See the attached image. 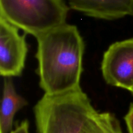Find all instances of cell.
<instances>
[{"label": "cell", "mask_w": 133, "mask_h": 133, "mask_svg": "<svg viewBox=\"0 0 133 133\" xmlns=\"http://www.w3.org/2000/svg\"><path fill=\"white\" fill-rule=\"evenodd\" d=\"M70 9L87 16L115 20L133 16V0H68Z\"/></svg>", "instance_id": "cell-6"}, {"label": "cell", "mask_w": 133, "mask_h": 133, "mask_svg": "<svg viewBox=\"0 0 133 133\" xmlns=\"http://www.w3.org/2000/svg\"><path fill=\"white\" fill-rule=\"evenodd\" d=\"M29 122L27 120H24L14 130H12L10 133H29Z\"/></svg>", "instance_id": "cell-10"}, {"label": "cell", "mask_w": 133, "mask_h": 133, "mask_svg": "<svg viewBox=\"0 0 133 133\" xmlns=\"http://www.w3.org/2000/svg\"><path fill=\"white\" fill-rule=\"evenodd\" d=\"M0 17V74L3 78L18 77L25 68L28 46L26 34Z\"/></svg>", "instance_id": "cell-5"}, {"label": "cell", "mask_w": 133, "mask_h": 133, "mask_svg": "<svg viewBox=\"0 0 133 133\" xmlns=\"http://www.w3.org/2000/svg\"><path fill=\"white\" fill-rule=\"evenodd\" d=\"M130 91H131V93H132V95H133V88L132 89H131V90H130Z\"/></svg>", "instance_id": "cell-11"}, {"label": "cell", "mask_w": 133, "mask_h": 133, "mask_svg": "<svg viewBox=\"0 0 133 133\" xmlns=\"http://www.w3.org/2000/svg\"><path fill=\"white\" fill-rule=\"evenodd\" d=\"M38 133H81L97 110L81 87L57 95H46L34 107Z\"/></svg>", "instance_id": "cell-2"}, {"label": "cell", "mask_w": 133, "mask_h": 133, "mask_svg": "<svg viewBox=\"0 0 133 133\" xmlns=\"http://www.w3.org/2000/svg\"><path fill=\"white\" fill-rule=\"evenodd\" d=\"M39 86L46 95L80 88L85 49L77 26L61 25L36 38Z\"/></svg>", "instance_id": "cell-1"}, {"label": "cell", "mask_w": 133, "mask_h": 133, "mask_svg": "<svg viewBox=\"0 0 133 133\" xmlns=\"http://www.w3.org/2000/svg\"><path fill=\"white\" fill-rule=\"evenodd\" d=\"M81 133H123L119 121L114 113L96 111L88 119Z\"/></svg>", "instance_id": "cell-8"}, {"label": "cell", "mask_w": 133, "mask_h": 133, "mask_svg": "<svg viewBox=\"0 0 133 133\" xmlns=\"http://www.w3.org/2000/svg\"><path fill=\"white\" fill-rule=\"evenodd\" d=\"M105 82L114 87L133 88V37L117 41L105 51L101 62Z\"/></svg>", "instance_id": "cell-4"}, {"label": "cell", "mask_w": 133, "mask_h": 133, "mask_svg": "<svg viewBox=\"0 0 133 133\" xmlns=\"http://www.w3.org/2000/svg\"><path fill=\"white\" fill-rule=\"evenodd\" d=\"M129 133H133V102L130 105L129 110L124 117Z\"/></svg>", "instance_id": "cell-9"}, {"label": "cell", "mask_w": 133, "mask_h": 133, "mask_svg": "<svg viewBox=\"0 0 133 133\" xmlns=\"http://www.w3.org/2000/svg\"><path fill=\"white\" fill-rule=\"evenodd\" d=\"M0 110V133H10L15 115L28 104L16 90L12 78H4Z\"/></svg>", "instance_id": "cell-7"}, {"label": "cell", "mask_w": 133, "mask_h": 133, "mask_svg": "<svg viewBox=\"0 0 133 133\" xmlns=\"http://www.w3.org/2000/svg\"><path fill=\"white\" fill-rule=\"evenodd\" d=\"M70 9L64 0H0V17L36 39L66 23Z\"/></svg>", "instance_id": "cell-3"}]
</instances>
